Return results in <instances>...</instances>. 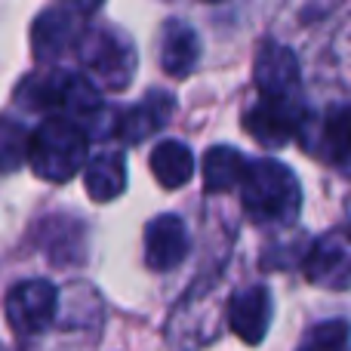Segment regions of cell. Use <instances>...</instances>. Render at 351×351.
Wrapping results in <instances>:
<instances>
[{
  "label": "cell",
  "mask_w": 351,
  "mask_h": 351,
  "mask_svg": "<svg viewBox=\"0 0 351 351\" xmlns=\"http://www.w3.org/2000/svg\"><path fill=\"white\" fill-rule=\"evenodd\" d=\"M80 28L77 16L68 10H47L37 16L31 28V47H34L37 62H56L68 47H77Z\"/></svg>",
  "instance_id": "30bf717a"
},
{
  "label": "cell",
  "mask_w": 351,
  "mask_h": 351,
  "mask_svg": "<svg viewBox=\"0 0 351 351\" xmlns=\"http://www.w3.org/2000/svg\"><path fill=\"white\" fill-rule=\"evenodd\" d=\"M102 3L105 0H62V6H65L68 12H74V16H90V12H96Z\"/></svg>",
  "instance_id": "ffe728a7"
},
{
  "label": "cell",
  "mask_w": 351,
  "mask_h": 351,
  "mask_svg": "<svg viewBox=\"0 0 351 351\" xmlns=\"http://www.w3.org/2000/svg\"><path fill=\"white\" fill-rule=\"evenodd\" d=\"M28 127L12 117H0V173H16L28 160Z\"/></svg>",
  "instance_id": "ac0fdd59"
},
{
  "label": "cell",
  "mask_w": 351,
  "mask_h": 351,
  "mask_svg": "<svg viewBox=\"0 0 351 351\" xmlns=\"http://www.w3.org/2000/svg\"><path fill=\"white\" fill-rule=\"evenodd\" d=\"M302 108H290V105H274V102H259L247 114V133L253 136L259 145L265 148H280L290 142L302 127Z\"/></svg>",
  "instance_id": "8fae6325"
},
{
  "label": "cell",
  "mask_w": 351,
  "mask_h": 351,
  "mask_svg": "<svg viewBox=\"0 0 351 351\" xmlns=\"http://www.w3.org/2000/svg\"><path fill=\"white\" fill-rule=\"evenodd\" d=\"M84 185H86V194L93 200H99V204H108V200L121 197L123 188H127V164H123V158L114 152L96 154L86 164Z\"/></svg>",
  "instance_id": "5bb4252c"
},
{
  "label": "cell",
  "mask_w": 351,
  "mask_h": 351,
  "mask_svg": "<svg viewBox=\"0 0 351 351\" xmlns=\"http://www.w3.org/2000/svg\"><path fill=\"white\" fill-rule=\"evenodd\" d=\"M59 308V293L49 280H22L6 296V321L19 336H37L53 324Z\"/></svg>",
  "instance_id": "5b68a950"
},
{
  "label": "cell",
  "mask_w": 351,
  "mask_h": 351,
  "mask_svg": "<svg viewBox=\"0 0 351 351\" xmlns=\"http://www.w3.org/2000/svg\"><path fill=\"white\" fill-rule=\"evenodd\" d=\"M152 173L164 188H182L194 176V154L182 142H160L152 152Z\"/></svg>",
  "instance_id": "2e32d148"
},
{
  "label": "cell",
  "mask_w": 351,
  "mask_h": 351,
  "mask_svg": "<svg viewBox=\"0 0 351 351\" xmlns=\"http://www.w3.org/2000/svg\"><path fill=\"white\" fill-rule=\"evenodd\" d=\"M200 59V40L185 22L170 19L160 31V65L173 77H188Z\"/></svg>",
  "instance_id": "4fadbf2b"
},
{
  "label": "cell",
  "mask_w": 351,
  "mask_h": 351,
  "mask_svg": "<svg viewBox=\"0 0 351 351\" xmlns=\"http://www.w3.org/2000/svg\"><path fill=\"white\" fill-rule=\"evenodd\" d=\"M65 86H68V74L65 71H40L34 77H28L19 90L22 102L28 108L37 111H53L62 108V96H65Z\"/></svg>",
  "instance_id": "e0dca14e"
},
{
  "label": "cell",
  "mask_w": 351,
  "mask_h": 351,
  "mask_svg": "<svg viewBox=\"0 0 351 351\" xmlns=\"http://www.w3.org/2000/svg\"><path fill=\"white\" fill-rule=\"evenodd\" d=\"M173 108H176V102H173L170 93H160V90L148 93L139 105H133L127 114H121V121H117V133H121V139H127L130 145L145 142L148 136L158 133V130L170 121Z\"/></svg>",
  "instance_id": "7c38bea8"
},
{
  "label": "cell",
  "mask_w": 351,
  "mask_h": 351,
  "mask_svg": "<svg viewBox=\"0 0 351 351\" xmlns=\"http://www.w3.org/2000/svg\"><path fill=\"white\" fill-rule=\"evenodd\" d=\"M188 256V228L179 216L164 213L145 228V262L154 271H173Z\"/></svg>",
  "instance_id": "9c48e42d"
},
{
  "label": "cell",
  "mask_w": 351,
  "mask_h": 351,
  "mask_svg": "<svg viewBox=\"0 0 351 351\" xmlns=\"http://www.w3.org/2000/svg\"><path fill=\"white\" fill-rule=\"evenodd\" d=\"M86 130L68 117H49L31 133L28 164L43 182H68L86 167Z\"/></svg>",
  "instance_id": "7a4b0ae2"
},
{
  "label": "cell",
  "mask_w": 351,
  "mask_h": 351,
  "mask_svg": "<svg viewBox=\"0 0 351 351\" xmlns=\"http://www.w3.org/2000/svg\"><path fill=\"white\" fill-rule=\"evenodd\" d=\"M206 3H222V0H206Z\"/></svg>",
  "instance_id": "44dd1931"
},
{
  "label": "cell",
  "mask_w": 351,
  "mask_h": 351,
  "mask_svg": "<svg viewBox=\"0 0 351 351\" xmlns=\"http://www.w3.org/2000/svg\"><path fill=\"white\" fill-rule=\"evenodd\" d=\"M243 210L259 225H280L293 222L302 206V188L290 167L278 160H256L250 164L241 182Z\"/></svg>",
  "instance_id": "6da1fadb"
},
{
  "label": "cell",
  "mask_w": 351,
  "mask_h": 351,
  "mask_svg": "<svg viewBox=\"0 0 351 351\" xmlns=\"http://www.w3.org/2000/svg\"><path fill=\"white\" fill-rule=\"evenodd\" d=\"M228 324L247 346H259L271 324V293L262 284L243 287L228 299Z\"/></svg>",
  "instance_id": "52a82bcc"
},
{
  "label": "cell",
  "mask_w": 351,
  "mask_h": 351,
  "mask_svg": "<svg viewBox=\"0 0 351 351\" xmlns=\"http://www.w3.org/2000/svg\"><path fill=\"white\" fill-rule=\"evenodd\" d=\"M0 351H6V348H3V346H0Z\"/></svg>",
  "instance_id": "7402d4cb"
},
{
  "label": "cell",
  "mask_w": 351,
  "mask_h": 351,
  "mask_svg": "<svg viewBox=\"0 0 351 351\" xmlns=\"http://www.w3.org/2000/svg\"><path fill=\"white\" fill-rule=\"evenodd\" d=\"M250 164L243 160V154L237 148H228V145H219V148H210L204 158V188L210 194H219V191H231L243 182Z\"/></svg>",
  "instance_id": "9a60e30c"
},
{
  "label": "cell",
  "mask_w": 351,
  "mask_h": 351,
  "mask_svg": "<svg viewBox=\"0 0 351 351\" xmlns=\"http://www.w3.org/2000/svg\"><path fill=\"white\" fill-rule=\"evenodd\" d=\"M308 152L324 158L327 164H346L351 160V105H336L321 114L302 133Z\"/></svg>",
  "instance_id": "ba28073f"
},
{
  "label": "cell",
  "mask_w": 351,
  "mask_h": 351,
  "mask_svg": "<svg viewBox=\"0 0 351 351\" xmlns=\"http://www.w3.org/2000/svg\"><path fill=\"white\" fill-rule=\"evenodd\" d=\"M256 90H259L262 102L302 108L299 105L302 74H299V62L290 47H284V43H265L259 49V56H256Z\"/></svg>",
  "instance_id": "277c9868"
},
{
  "label": "cell",
  "mask_w": 351,
  "mask_h": 351,
  "mask_svg": "<svg viewBox=\"0 0 351 351\" xmlns=\"http://www.w3.org/2000/svg\"><path fill=\"white\" fill-rule=\"evenodd\" d=\"M351 348V327L342 317L333 321L315 324V327L305 333V339L299 342L296 351H348Z\"/></svg>",
  "instance_id": "d6986e66"
},
{
  "label": "cell",
  "mask_w": 351,
  "mask_h": 351,
  "mask_svg": "<svg viewBox=\"0 0 351 351\" xmlns=\"http://www.w3.org/2000/svg\"><path fill=\"white\" fill-rule=\"evenodd\" d=\"M77 59L90 71L93 84L105 90H127L136 74V49L130 37L111 28H90L77 40Z\"/></svg>",
  "instance_id": "3957f363"
},
{
  "label": "cell",
  "mask_w": 351,
  "mask_h": 351,
  "mask_svg": "<svg viewBox=\"0 0 351 351\" xmlns=\"http://www.w3.org/2000/svg\"><path fill=\"white\" fill-rule=\"evenodd\" d=\"M305 278L324 290H348L351 287V231L333 228L311 243L302 259Z\"/></svg>",
  "instance_id": "8992f818"
}]
</instances>
